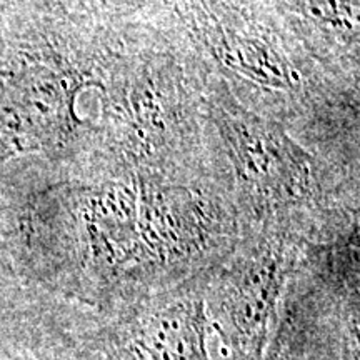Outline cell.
<instances>
[{"label": "cell", "mask_w": 360, "mask_h": 360, "mask_svg": "<svg viewBox=\"0 0 360 360\" xmlns=\"http://www.w3.org/2000/svg\"><path fill=\"white\" fill-rule=\"evenodd\" d=\"M262 360H300V347L292 335L289 322L282 323L276 342L269 345Z\"/></svg>", "instance_id": "obj_9"}, {"label": "cell", "mask_w": 360, "mask_h": 360, "mask_svg": "<svg viewBox=\"0 0 360 360\" xmlns=\"http://www.w3.org/2000/svg\"><path fill=\"white\" fill-rule=\"evenodd\" d=\"M300 231L287 225L254 227L231 257L205 276L210 334L224 360H262L283 289L300 252Z\"/></svg>", "instance_id": "obj_6"}, {"label": "cell", "mask_w": 360, "mask_h": 360, "mask_svg": "<svg viewBox=\"0 0 360 360\" xmlns=\"http://www.w3.org/2000/svg\"><path fill=\"white\" fill-rule=\"evenodd\" d=\"M87 2L92 4L94 7L102 8V11H110V8H114V4H112L110 0H87Z\"/></svg>", "instance_id": "obj_10"}, {"label": "cell", "mask_w": 360, "mask_h": 360, "mask_svg": "<svg viewBox=\"0 0 360 360\" xmlns=\"http://www.w3.org/2000/svg\"><path fill=\"white\" fill-rule=\"evenodd\" d=\"M199 278L125 305L105 332V360H212Z\"/></svg>", "instance_id": "obj_7"}, {"label": "cell", "mask_w": 360, "mask_h": 360, "mask_svg": "<svg viewBox=\"0 0 360 360\" xmlns=\"http://www.w3.org/2000/svg\"><path fill=\"white\" fill-rule=\"evenodd\" d=\"M22 257L32 276L87 305L154 295L141 232L139 175L103 160L101 175L29 193L19 214Z\"/></svg>", "instance_id": "obj_1"}, {"label": "cell", "mask_w": 360, "mask_h": 360, "mask_svg": "<svg viewBox=\"0 0 360 360\" xmlns=\"http://www.w3.org/2000/svg\"><path fill=\"white\" fill-rule=\"evenodd\" d=\"M137 29V27H135ZM127 51L125 34L117 40L103 72L102 115L98 134L102 159L119 169L160 177H191L200 142L202 90L205 67L188 70L179 52L160 37L147 42L134 34Z\"/></svg>", "instance_id": "obj_2"}, {"label": "cell", "mask_w": 360, "mask_h": 360, "mask_svg": "<svg viewBox=\"0 0 360 360\" xmlns=\"http://www.w3.org/2000/svg\"><path fill=\"white\" fill-rule=\"evenodd\" d=\"M115 40L103 37L77 53L51 45L8 53L0 65V165L34 154L58 160L89 141L77 101L87 87H101Z\"/></svg>", "instance_id": "obj_5"}, {"label": "cell", "mask_w": 360, "mask_h": 360, "mask_svg": "<svg viewBox=\"0 0 360 360\" xmlns=\"http://www.w3.org/2000/svg\"><path fill=\"white\" fill-rule=\"evenodd\" d=\"M204 120L215 130L229 169V186L242 219L254 227L289 225L328 212L340 191L327 162L295 141L272 117L233 96L217 74L205 72Z\"/></svg>", "instance_id": "obj_4"}, {"label": "cell", "mask_w": 360, "mask_h": 360, "mask_svg": "<svg viewBox=\"0 0 360 360\" xmlns=\"http://www.w3.org/2000/svg\"><path fill=\"white\" fill-rule=\"evenodd\" d=\"M283 29L323 69L359 80V0H264Z\"/></svg>", "instance_id": "obj_8"}, {"label": "cell", "mask_w": 360, "mask_h": 360, "mask_svg": "<svg viewBox=\"0 0 360 360\" xmlns=\"http://www.w3.org/2000/svg\"><path fill=\"white\" fill-rule=\"evenodd\" d=\"M159 4L169 8L186 39L205 58V69L231 89H250L252 97L259 92L272 94L277 109L285 112L292 122H305L309 129L350 90L359 89V80L339 77L317 64L264 0Z\"/></svg>", "instance_id": "obj_3"}]
</instances>
